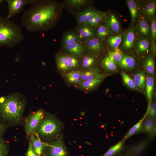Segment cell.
<instances>
[{
    "label": "cell",
    "mask_w": 156,
    "mask_h": 156,
    "mask_svg": "<svg viewBox=\"0 0 156 156\" xmlns=\"http://www.w3.org/2000/svg\"><path fill=\"white\" fill-rule=\"evenodd\" d=\"M155 124L152 118H149L144 122L143 129L145 131L150 135L155 134Z\"/></svg>",
    "instance_id": "35"
},
{
    "label": "cell",
    "mask_w": 156,
    "mask_h": 156,
    "mask_svg": "<svg viewBox=\"0 0 156 156\" xmlns=\"http://www.w3.org/2000/svg\"><path fill=\"white\" fill-rule=\"evenodd\" d=\"M77 34L80 40L86 39L94 36V31L92 27L86 25H81Z\"/></svg>",
    "instance_id": "21"
},
{
    "label": "cell",
    "mask_w": 156,
    "mask_h": 156,
    "mask_svg": "<svg viewBox=\"0 0 156 156\" xmlns=\"http://www.w3.org/2000/svg\"><path fill=\"white\" fill-rule=\"evenodd\" d=\"M104 79L96 78L82 81L77 88L85 92H90L100 85Z\"/></svg>",
    "instance_id": "15"
},
{
    "label": "cell",
    "mask_w": 156,
    "mask_h": 156,
    "mask_svg": "<svg viewBox=\"0 0 156 156\" xmlns=\"http://www.w3.org/2000/svg\"><path fill=\"white\" fill-rule=\"evenodd\" d=\"M133 81L140 91H143L145 87V75L143 71H139L134 74Z\"/></svg>",
    "instance_id": "24"
},
{
    "label": "cell",
    "mask_w": 156,
    "mask_h": 156,
    "mask_svg": "<svg viewBox=\"0 0 156 156\" xmlns=\"http://www.w3.org/2000/svg\"><path fill=\"white\" fill-rule=\"evenodd\" d=\"M144 67L148 73L152 75L154 74L155 63L152 56H150L146 59L144 63Z\"/></svg>",
    "instance_id": "37"
},
{
    "label": "cell",
    "mask_w": 156,
    "mask_h": 156,
    "mask_svg": "<svg viewBox=\"0 0 156 156\" xmlns=\"http://www.w3.org/2000/svg\"><path fill=\"white\" fill-rule=\"evenodd\" d=\"M25 156H39L34 151L32 148L31 143L30 139L28 148Z\"/></svg>",
    "instance_id": "44"
},
{
    "label": "cell",
    "mask_w": 156,
    "mask_h": 156,
    "mask_svg": "<svg viewBox=\"0 0 156 156\" xmlns=\"http://www.w3.org/2000/svg\"><path fill=\"white\" fill-rule=\"evenodd\" d=\"M110 31L105 25L99 26L97 30V34L99 38H104L111 34Z\"/></svg>",
    "instance_id": "38"
},
{
    "label": "cell",
    "mask_w": 156,
    "mask_h": 156,
    "mask_svg": "<svg viewBox=\"0 0 156 156\" xmlns=\"http://www.w3.org/2000/svg\"><path fill=\"white\" fill-rule=\"evenodd\" d=\"M154 83V79L152 77L149 76L147 77L145 87L148 101V108L151 103L153 90Z\"/></svg>",
    "instance_id": "28"
},
{
    "label": "cell",
    "mask_w": 156,
    "mask_h": 156,
    "mask_svg": "<svg viewBox=\"0 0 156 156\" xmlns=\"http://www.w3.org/2000/svg\"><path fill=\"white\" fill-rule=\"evenodd\" d=\"M47 113L42 109L31 113L25 118V127L27 136L35 133L41 121Z\"/></svg>",
    "instance_id": "5"
},
{
    "label": "cell",
    "mask_w": 156,
    "mask_h": 156,
    "mask_svg": "<svg viewBox=\"0 0 156 156\" xmlns=\"http://www.w3.org/2000/svg\"><path fill=\"white\" fill-rule=\"evenodd\" d=\"M55 60L57 71L61 75L71 71L69 64L63 53H57L55 55Z\"/></svg>",
    "instance_id": "10"
},
{
    "label": "cell",
    "mask_w": 156,
    "mask_h": 156,
    "mask_svg": "<svg viewBox=\"0 0 156 156\" xmlns=\"http://www.w3.org/2000/svg\"><path fill=\"white\" fill-rule=\"evenodd\" d=\"M61 128L60 121L52 114H47L39 124L35 133L41 140H47L57 135Z\"/></svg>",
    "instance_id": "4"
},
{
    "label": "cell",
    "mask_w": 156,
    "mask_h": 156,
    "mask_svg": "<svg viewBox=\"0 0 156 156\" xmlns=\"http://www.w3.org/2000/svg\"><path fill=\"white\" fill-rule=\"evenodd\" d=\"M146 115H148L149 118H156V105L155 103H151L147 108Z\"/></svg>",
    "instance_id": "42"
},
{
    "label": "cell",
    "mask_w": 156,
    "mask_h": 156,
    "mask_svg": "<svg viewBox=\"0 0 156 156\" xmlns=\"http://www.w3.org/2000/svg\"><path fill=\"white\" fill-rule=\"evenodd\" d=\"M141 11L144 17L147 21H151L155 18L156 11V1H148L143 5Z\"/></svg>",
    "instance_id": "13"
},
{
    "label": "cell",
    "mask_w": 156,
    "mask_h": 156,
    "mask_svg": "<svg viewBox=\"0 0 156 156\" xmlns=\"http://www.w3.org/2000/svg\"><path fill=\"white\" fill-rule=\"evenodd\" d=\"M151 38L153 42L156 38V21L155 18L151 21Z\"/></svg>",
    "instance_id": "43"
},
{
    "label": "cell",
    "mask_w": 156,
    "mask_h": 156,
    "mask_svg": "<svg viewBox=\"0 0 156 156\" xmlns=\"http://www.w3.org/2000/svg\"><path fill=\"white\" fill-rule=\"evenodd\" d=\"M123 156H128L127 155V154L124 155H123Z\"/></svg>",
    "instance_id": "47"
},
{
    "label": "cell",
    "mask_w": 156,
    "mask_h": 156,
    "mask_svg": "<svg viewBox=\"0 0 156 156\" xmlns=\"http://www.w3.org/2000/svg\"><path fill=\"white\" fill-rule=\"evenodd\" d=\"M105 14L101 13L96 15L94 20L85 25L91 27H96L99 25L105 19Z\"/></svg>",
    "instance_id": "40"
},
{
    "label": "cell",
    "mask_w": 156,
    "mask_h": 156,
    "mask_svg": "<svg viewBox=\"0 0 156 156\" xmlns=\"http://www.w3.org/2000/svg\"><path fill=\"white\" fill-rule=\"evenodd\" d=\"M123 35L120 34L110 37L108 39L109 45L114 49L118 48L121 42Z\"/></svg>",
    "instance_id": "36"
},
{
    "label": "cell",
    "mask_w": 156,
    "mask_h": 156,
    "mask_svg": "<svg viewBox=\"0 0 156 156\" xmlns=\"http://www.w3.org/2000/svg\"><path fill=\"white\" fill-rule=\"evenodd\" d=\"M25 96L19 92L0 98V117L8 125L20 124L27 103Z\"/></svg>",
    "instance_id": "2"
},
{
    "label": "cell",
    "mask_w": 156,
    "mask_h": 156,
    "mask_svg": "<svg viewBox=\"0 0 156 156\" xmlns=\"http://www.w3.org/2000/svg\"><path fill=\"white\" fill-rule=\"evenodd\" d=\"M48 144L44 153L46 156H68L62 136H60Z\"/></svg>",
    "instance_id": "6"
},
{
    "label": "cell",
    "mask_w": 156,
    "mask_h": 156,
    "mask_svg": "<svg viewBox=\"0 0 156 156\" xmlns=\"http://www.w3.org/2000/svg\"><path fill=\"white\" fill-rule=\"evenodd\" d=\"M134 59L131 56L123 55L120 62V65L124 69L126 70H131L135 66Z\"/></svg>",
    "instance_id": "25"
},
{
    "label": "cell",
    "mask_w": 156,
    "mask_h": 156,
    "mask_svg": "<svg viewBox=\"0 0 156 156\" xmlns=\"http://www.w3.org/2000/svg\"><path fill=\"white\" fill-rule=\"evenodd\" d=\"M105 26L112 32L117 33L120 31V23L116 16L112 14H110L105 18Z\"/></svg>",
    "instance_id": "17"
},
{
    "label": "cell",
    "mask_w": 156,
    "mask_h": 156,
    "mask_svg": "<svg viewBox=\"0 0 156 156\" xmlns=\"http://www.w3.org/2000/svg\"><path fill=\"white\" fill-rule=\"evenodd\" d=\"M67 53L79 58L85 51L81 41H77L64 47Z\"/></svg>",
    "instance_id": "16"
},
{
    "label": "cell",
    "mask_w": 156,
    "mask_h": 156,
    "mask_svg": "<svg viewBox=\"0 0 156 156\" xmlns=\"http://www.w3.org/2000/svg\"><path fill=\"white\" fill-rule=\"evenodd\" d=\"M150 46L149 40L145 38L140 39L136 45L137 51L140 53L147 52Z\"/></svg>",
    "instance_id": "31"
},
{
    "label": "cell",
    "mask_w": 156,
    "mask_h": 156,
    "mask_svg": "<svg viewBox=\"0 0 156 156\" xmlns=\"http://www.w3.org/2000/svg\"><path fill=\"white\" fill-rule=\"evenodd\" d=\"M8 144L3 139L0 140V156H7L9 153Z\"/></svg>",
    "instance_id": "41"
},
{
    "label": "cell",
    "mask_w": 156,
    "mask_h": 156,
    "mask_svg": "<svg viewBox=\"0 0 156 156\" xmlns=\"http://www.w3.org/2000/svg\"><path fill=\"white\" fill-rule=\"evenodd\" d=\"M5 129V127L4 125L0 122V139L3 134Z\"/></svg>",
    "instance_id": "45"
},
{
    "label": "cell",
    "mask_w": 156,
    "mask_h": 156,
    "mask_svg": "<svg viewBox=\"0 0 156 156\" xmlns=\"http://www.w3.org/2000/svg\"><path fill=\"white\" fill-rule=\"evenodd\" d=\"M81 41L77 34L73 31L66 33L63 39L62 44L64 47L75 42Z\"/></svg>",
    "instance_id": "27"
},
{
    "label": "cell",
    "mask_w": 156,
    "mask_h": 156,
    "mask_svg": "<svg viewBox=\"0 0 156 156\" xmlns=\"http://www.w3.org/2000/svg\"><path fill=\"white\" fill-rule=\"evenodd\" d=\"M109 74L102 73L101 70L97 68H93L85 70H81V81L96 78L105 79Z\"/></svg>",
    "instance_id": "11"
},
{
    "label": "cell",
    "mask_w": 156,
    "mask_h": 156,
    "mask_svg": "<svg viewBox=\"0 0 156 156\" xmlns=\"http://www.w3.org/2000/svg\"><path fill=\"white\" fill-rule=\"evenodd\" d=\"M96 62L95 55L89 53L82 57L80 61V66H81L83 69L82 70H89L94 68Z\"/></svg>",
    "instance_id": "18"
},
{
    "label": "cell",
    "mask_w": 156,
    "mask_h": 156,
    "mask_svg": "<svg viewBox=\"0 0 156 156\" xmlns=\"http://www.w3.org/2000/svg\"><path fill=\"white\" fill-rule=\"evenodd\" d=\"M101 11L92 8H89L77 13L76 16V20L80 25L84 24L88 18L101 13Z\"/></svg>",
    "instance_id": "14"
},
{
    "label": "cell",
    "mask_w": 156,
    "mask_h": 156,
    "mask_svg": "<svg viewBox=\"0 0 156 156\" xmlns=\"http://www.w3.org/2000/svg\"><path fill=\"white\" fill-rule=\"evenodd\" d=\"M124 142L122 140L111 147L102 156H114L122 149Z\"/></svg>",
    "instance_id": "32"
},
{
    "label": "cell",
    "mask_w": 156,
    "mask_h": 156,
    "mask_svg": "<svg viewBox=\"0 0 156 156\" xmlns=\"http://www.w3.org/2000/svg\"><path fill=\"white\" fill-rule=\"evenodd\" d=\"M88 2L86 0H68L66 1V3L70 7L78 8L85 5Z\"/></svg>",
    "instance_id": "39"
},
{
    "label": "cell",
    "mask_w": 156,
    "mask_h": 156,
    "mask_svg": "<svg viewBox=\"0 0 156 156\" xmlns=\"http://www.w3.org/2000/svg\"><path fill=\"white\" fill-rule=\"evenodd\" d=\"M8 4V14L6 16L10 19L23 10L26 5L31 3L32 0H6Z\"/></svg>",
    "instance_id": "7"
},
{
    "label": "cell",
    "mask_w": 156,
    "mask_h": 156,
    "mask_svg": "<svg viewBox=\"0 0 156 156\" xmlns=\"http://www.w3.org/2000/svg\"><path fill=\"white\" fill-rule=\"evenodd\" d=\"M41 156H46L45 155H44V154H43L41 155Z\"/></svg>",
    "instance_id": "48"
},
{
    "label": "cell",
    "mask_w": 156,
    "mask_h": 156,
    "mask_svg": "<svg viewBox=\"0 0 156 156\" xmlns=\"http://www.w3.org/2000/svg\"><path fill=\"white\" fill-rule=\"evenodd\" d=\"M149 141L145 140L140 142L129 149L127 154L128 156H138L147 145Z\"/></svg>",
    "instance_id": "23"
},
{
    "label": "cell",
    "mask_w": 156,
    "mask_h": 156,
    "mask_svg": "<svg viewBox=\"0 0 156 156\" xmlns=\"http://www.w3.org/2000/svg\"><path fill=\"white\" fill-rule=\"evenodd\" d=\"M123 55L122 51L120 48H118L114 49V51L110 52L108 56L116 65H120Z\"/></svg>",
    "instance_id": "33"
},
{
    "label": "cell",
    "mask_w": 156,
    "mask_h": 156,
    "mask_svg": "<svg viewBox=\"0 0 156 156\" xmlns=\"http://www.w3.org/2000/svg\"><path fill=\"white\" fill-rule=\"evenodd\" d=\"M122 46L125 49H128L133 46L135 40V36L133 28H130L123 36Z\"/></svg>",
    "instance_id": "19"
},
{
    "label": "cell",
    "mask_w": 156,
    "mask_h": 156,
    "mask_svg": "<svg viewBox=\"0 0 156 156\" xmlns=\"http://www.w3.org/2000/svg\"><path fill=\"white\" fill-rule=\"evenodd\" d=\"M131 18L132 23H133L139 17L140 8L138 3L133 0H129L127 1Z\"/></svg>",
    "instance_id": "22"
},
{
    "label": "cell",
    "mask_w": 156,
    "mask_h": 156,
    "mask_svg": "<svg viewBox=\"0 0 156 156\" xmlns=\"http://www.w3.org/2000/svg\"><path fill=\"white\" fill-rule=\"evenodd\" d=\"M121 75L123 81L126 85L132 90L140 91L133 80L125 72H122L121 73Z\"/></svg>",
    "instance_id": "34"
},
{
    "label": "cell",
    "mask_w": 156,
    "mask_h": 156,
    "mask_svg": "<svg viewBox=\"0 0 156 156\" xmlns=\"http://www.w3.org/2000/svg\"><path fill=\"white\" fill-rule=\"evenodd\" d=\"M142 17L140 18L136 29L140 34L144 37H148L150 33L149 26L144 17Z\"/></svg>",
    "instance_id": "20"
},
{
    "label": "cell",
    "mask_w": 156,
    "mask_h": 156,
    "mask_svg": "<svg viewBox=\"0 0 156 156\" xmlns=\"http://www.w3.org/2000/svg\"><path fill=\"white\" fill-rule=\"evenodd\" d=\"M23 13L21 26L31 32L46 31L54 27L60 18L61 5L53 0H32Z\"/></svg>",
    "instance_id": "1"
},
{
    "label": "cell",
    "mask_w": 156,
    "mask_h": 156,
    "mask_svg": "<svg viewBox=\"0 0 156 156\" xmlns=\"http://www.w3.org/2000/svg\"><path fill=\"white\" fill-rule=\"evenodd\" d=\"M102 64L103 67L107 71L113 72H116L118 71L116 65L108 56L103 59Z\"/></svg>",
    "instance_id": "30"
},
{
    "label": "cell",
    "mask_w": 156,
    "mask_h": 156,
    "mask_svg": "<svg viewBox=\"0 0 156 156\" xmlns=\"http://www.w3.org/2000/svg\"><path fill=\"white\" fill-rule=\"evenodd\" d=\"M3 1V0H0V4Z\"/></svg>",
    "instance_id": "46"
},
{
    "label": "cell",
    "mask_w": 156,
    "mask_h": 156,
    "mask_svg": "<svg viewBox=\"0 0 156 156\" xmlns=\"http://www.w3.org/2000/svg\"><path fill=\"white\" fill-rule=\"evenodd\" d=\"M21 25L0 16V47H12L20 43L24 37Z\"/></svg>",
    "instance_id": "3"
},
{
    "label": "cell",
    "mask_w": 156,
    "mask_h": 156,
    "mask_svg": "<svg viewBox=\"0 0 156 156\" xmlns=\"http://www.w3.org/2000/svg\"><path fill=\"white\" fill-rule=\"evenodd\" d=\"M81 70L79 69L72 70L62 75L68 86L77 87L81 82Z\"/></svg>",
    "instance_id": "9"
},
{
    "label": "cell",
    "mask_w": 156,
    "mask_h": 156,
    "mask_svg": "<svg viewBox=\"0 0 156 156\" xmlns=\"http://www.w3.org/2000/svg\"><path fill=\"white\" fill-rule=\"evenodd\" d=\"M32 148L35 153L39 156L43 155L48 146V144L44 142L35 133L30 136Z\"/></svg>",
    "instance_id": "12"
},
{
    "label": "cell",
    "mask_w": 156,
    "mask_h": 156,
    "mask_svg": "<svg viewBox=\"0 0 156 156\" xmlns=\"http://www.w3.org/2000/svg\"><path fill=\"white\" fill-rule=\"evenodd\" d=\"M146 116V113L141 119L129 129L122 140L123 142H125V141L131 136L139 131L141 129L142 126L143 122Z\"/></svg>",
    "instance_id": "26"
},
{
    "label": "cell",
    "mask_w": 156,
    "mask_h": 156,
    "mask_svg": "<svg viewBox=\"0 0 156 156\" xmlns=\"http://www.w3.org/2000/svg\"><path fill=\"white\" fill-rule=\"evenodd\" d=\"M63 53L69 64L71 70H78L80 66L79 58L67 53Z\"/></svg>",
    "instance_id": "29"
},
{
    "label": "cell",
    "mask_w": 156,
    "mask_h": 156,
    "mask_svg": "<svg viewBox=\"0 0 156 156\" xmlns=\"http://www.w3.org/2000/svg\"><path fill=\"white\" fill-rule=\"evenodd\" d=\"M82 43L84 50H86L95 55L100 53L103 49V44L102 41L100 38L94 36L84 39Z\"/></svg>",
    "instance_id": "8"
}]
</instances>
